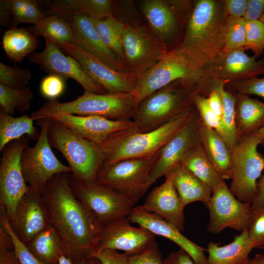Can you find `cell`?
<instances>
[{
	"instance_id": "1",
	"label": "cell",
	"mask_w": 264,
	"mask_h": 264,
	"mask_svg": "<svg viewBox=\"0 0 264 264\" xmlns=\"http://www.w3.org/2000/svg\"><path fill=\"white\" fill-rule=\"evenodd\" d=\"M69 173L54 175L42 195L50 225L63 241L67 257L78 263L97 252L103 225L75 197L70 185Z\"/></svg>"
},
{
	"instance_id": "2",
	"label": "cell",
	"mask_w": 264,
	"mask_h": 264,
	"mask_svg": "<svg viewBox=\"0 0 264 264\" xmlns=\"http://www.w3.org/2000/svg\"><path fill=\"white\" fill-rule=\"evenodd\" d=\"M227 16L220 0H198L192 7L178 48L199 72L224 47Z\"/></svg>"
},
{
	"instance_id": "3",
	"label": "cell",
	"mask_w": 264,
	"mask_h": 264,
	"mask_svg": "<svg viewBox=\"0 0 264 264\" xmlns=\"http://www.w3.org/2000/svg\"><path fill=\"white\" fill-rule=\"evenodd\" d=\"M194 105L171 121L148 132H138L135 127L99 145L104 155L103 165L130 158L155 154L197 113Z\"/></svg>"
},
{
	"instance_id": "4",
	"label": "cell",
	"mask_w": 264,
	"mask_h": 264,
	"mask_svg": "<svg viewBox=\"0 0 264 264\" xmlns=\"http://www.w3.org/2000/svg\"><path fill=\"white\" fill-rule=\"evenodd\" d=\"M197 85L194 81L178 80L145 97L135 108L132 119L136 131L156 129L192 106Z\"/></svg>"
},
{
	"instance_id": "5",
	"label": "cell",
	"mask_w": 264,
	"mask_h": 264,
	"mask_svg": "<svg viewBox=\"0 0 264 264\" xmlns=\"http://www.w3.org/2000/svg\"><path fill=\"white\" fill-rule=\"evenodd\" d=\"M135 104L132 93L98 94L85 91L76 99L60 102L49 100L29 116L34 121L56 113L99 116L113 120H132Z\"/></svg>"
},
{
	"instance_id": "6",
	"label": "cell",
	"mask_w": 264,
	"mask_h": 264,
	"mask_svg": "<svg viewBox=\"0 0 264 264\" xmlns=\"http://www.w3.org/2000/svg\"><path fill=\"white\" fill-rule=\"evenodd\" d=\"M48 137L51 147L58 150L67 161L73 177L84 181H95L104 162V155L99 145L52 120Z\"/></svg>"
},
{
	"instance_id": "7",
	"label": "cell",
	"mask_w": 264,
	"mask_h": 264,
	"mask_svg": "<svg viewBox=\"0 0 264 264\" xmlns=\"http://www.w3.org/2000/svg\"><path fill=\"white\" fill-rule=\"evenodd\" d=\"M259 137L252 134L239 139L232 151V179L229 189L242 202H250L258 194L257 180L264 170V156L258 150Z\"/></svg>"
},
{
	"instance_id": "8",
	"label": "cell",
	"mask_w": 264,
	"mask_h": 264,
	"mask_svg": "<svg viewBox=\"0 0 264 264\" xmlns=\"http://www.w3.org/2000/svg\"><path fill=\"white\" fill-rule=\"evenodd\" d=\"M158 152L149 156L102 165L94 182L138 201L149 188L147 181Z\"/></svg>"
},
{
	"instance_id": "9",
	"label": "cell",
	"mask_w": 264,
	"mask_h": 264,
	"mask_svg": "<svg viewBox=\"0 0 264 264\" xmlns=\"http://www.w3.org/2000/svg\"><path fill=\"white\" fill-rule=\"evenodd\" d=\"M123 64L125 71L137 76L145 73L168 53V46L147 23L125 24L123 33Z\"/></svg>"
},
{
	"instance_id": "10",
	"label": "cell",
	"mask_w": 264,
	"mask_h": 264,
	"mask_svg": "<svg viewBox=\"0 0 264 264\" xmlns=\"http://www.w3.org/2000/svg\"><path fill=\"white\" fill-rule=\"evenodd\" d=\"M69 179L75 197L103 226L127 218L138 201L95 182L77 179L70 173Z\"/></svg>"
},
{
	"instance_id": "11",
	"label": "cell",
	"mask_w": 264,
	"mask_h": 264,
	"mask_svg": "<svg viewBox=\"0 0 264 264\" xmlns=\"http://www.w3.org/2000/svg\"><path fill=\"white\" fill-rule=\"evenodd\" d=\"M36 121L41 128L40 135L33 146L23 151L21 164L26 182L42 194L52 177L59 173H71V169L60 162L51 149L48 131L52 120L47 118Z\"/></svg>"
},
{
	"instance_id": "12",
	"label": "cell",
	"mask_w": 264,
	"mask_h": 264,
	"mask_svg": "<svg viewBox=\"0 0 264 264\" xmlns=\"http://www.w3.org/2000/svg\"><path fill=\"white\" fill-rule=\"evenodd\" d=\"M178 80L192 81L198 86L200 75L187 56L176 46L152 68L138 76L132 92L135 108L150 94Z\"/></svg>"
},
{
	"instance_id": "13",
	"label": "cell",
	"mask_w": 264,
	"mask_h": 264,
	"mask_svg": "<svg viewBox=\"0 0 264 264\" xmlns=\"http://www.w3.org/2000/svg\"><path fill=\"white\" fill-rule=\"evenodd\" d=\"M190 1L144 0L141 4L148 27L171 49L178 44L180 32L186 28L191 9Z\"/></svg>"
},
{
	"instance_id": "14",
	"label": "cell",
	"mask_w": 264,
	"mask_h": 264,
	"mask_svg": "<svg viewBox=\"0 0 264 264\" xmlns=\"http://www.w3.org/2000/svg\"><path fill=\"white\" fill-rule=\"evenodd\" d=\"M27 136L13 140L2 150L0 163V206L9 220L28 188L22 172L21 158L29 146Z\"/></svg>"
},
{
	"instance_id": "15",
	"label": "cell",
	"mask_w": 264,
	"mask_h": 264,
	"mask_svg": "<svg viewBox=\"0 0 264 264\" xmlns=\"http://www.w3.org/2000/svg\"><path fill=\"white\" fill-rule=\"evenodd\" d=\"M244 48L221 50L202 68L199 86L211 81L229 82L264 74V58L258 60L245 52Z\"/></svg>"
},
{
	"instance_id": "16",
	"label": "cell",
	"mask_w": 264,
	"mask_h": 264,
	"mask_svg": "<svg viewBox=\"0 0 264 264\" xmlns=\"http://www.w3.org/2000/svg\"><path fill=\"white\" fill-rule=\"evenodd\" d=\"M206 206L209 209L208 231L218 234L226 228L239 232L248 229L252 211L251 203L239 200L224 180L213 192Z\"/></svg>"
},
{
	"instance_id": "17",
	"label": "cell",
	"mask_w": 264,
	"mask_h": 264,
	"mask_svg": "<svg viewBox=\"0 0 264 264\" xmlns=\"http://www.w3.org/2000/svg\"><path fill=\"white\" fill-rule=\"evenodd\" d=\"M56 44L66 54L76 59L86 73L108 93H132L134 90L138 76L136 74L116 70L73 43Z\"/></svg>"
},
{
	"instance_id": "18",
	"label": "cell",
	"mask_w": 264,
	"mask_h": 264,
	"mask_svg": "<svg viewBox=\"0 0 264 264\" xmlns=\"http://www.w3.org/2000/svg\"><path fill=\"white\" fill-rule=\"evenodd\" d=\"M44 40V49L29 56L30 62L39 65L49 74L60 76L65 80L69 78L74 80L83 87L85 91L98 94L108 93L86 73L76 59L68 55H66L55 42Z\"/></svg>"
},
{
	"instance_id": "19",
	"label": "cell",
	"mask_w": 264,
	"mask_h": 264,
	"mask_svg": "<svg viewBox=\"0 0 264 264\" xmlns=\"http://www.w3.org/2000/svg\"><path fill=\"white\" fill-rule=\"evenodd\" d=\"M18 238L25 245L50 225L47 210L42 194L28 185L8 220Z\"/></svg>"
},
{
	"instance_id": "20",
	"label": "cell",
	"mask_w": 264,
	"mask_h": 264,
	"mask_svg": "<svg viewBox=\"0 0 264 264\" xmlns=\"http://www.w3.org/2000/svg\"><path fill=\"white\" fill-rule=\"evenodd\" d=\"M48 118L99 145L134 127L132 120H113L99 116L56 113Z\"/></svg>"
},
{
	"instance_id": "21",
	"label": "cell",
	"mask_w": 264,
	"mask_h": 264,
	"mask_svg": "<svg viewBox=\"0 0 264 264\" xmlns=\"http://www.w3.org/2000/svg\"><path fill=\"white\" fill-rule=\"evenodd\" d=\"M198 112L160 149L147 181L148 187L181 163L186 154L200 142Z\"/></svg>"
},
{
	"instance_id": "22",
	"label": "cell",
	"mask_w": 264,
	"mask_h": 264,
	"mask_svg": "<svg viewBox=\"0 0 264 264\" xmlns=\"http://www.w3.org/2000/svg\"><path fill=\"white\" fill-rule=\"evenodd\" d=\"M130 223L128 218H125L104 226L97 252L109 249L133 256L143 251L155 241V235L152 232L141 226L133 227Z\"/></svg>"
},
{
	"instance_id": "23",
	"label": "cell",
	"mask_w": 264,
	"mask_h": 264,
	"mask_svg": "<svg viewBox=\"0 0 264 264\" xmlns=\"http://www.w3.org/2000/svg\"><path fill=\"white\" fill-rule=\"evenodd\" d=\"M161 185L154 187L146 197L142 210L161 218L177 228L184 230V207L173 183V175L168 173Z\"/></svg>"
},
{
	"instance_id": "24",
	"label": "cell",
	"mask_w": 264,
	"mask_h": 264,
	"mask_svg": "<svg viewBox=\"0 0 264 264\" xmlns=\"http://www.w3.org/2000/svg\"><path fill=\"white\" fill-rule=\"evenodd\" d=\"M131 222L138 224L155 235L165 237L184 250L196 264H208L204 249L183 236L175 226L156 215L134 207L127 217Z\"/></svg>"
},
{
	"instance_id": "25",
	"label": "cell",
	"mask_w": 264,
	"mask_h": 264,
	"mask_svg": "<svg viewBox=\"0 0 264 264\" xmlns=\"http://www.w3.org/2000/svg\"><path fill=\"white\" fill-rule=\"evenodd\" d=\"M66 20L70 23L73 31V44L98 58L111 68L118 71H125L119 59L102 41L91 18L86 16H76Z\"/></svg>"
},
{
	"instance_id": "26",
	"label": "cell",
	"mask_w": 264,
	"mask_h": 264,
	"mask_svg": "<svg viewBox=\"0 0 264 264\" xmlns=\"http://www.w3.org/2000/svg\"><path fill=\"white\" fill-rule=\"evenodd\" d=\"M119 1L113 0H55L47 5L48 14L66 20L76 16H86L100 20L116 17Z\"/></svg>"
},
{
	"instance_id": "27",
	"label": "cell",
	"mask_w": 264,
	"mask_h": 264,
	"mask_svg": "<svg viewBox=\"0 0 264 264\" xmlns=\"http://www.w3.org/2000/svg\"><path fill=\"white\" fill-rule=\"evenodd\" d=\"M198 127L200 142L207 157L222 178L230 179L232 152L225 141L215 130L206 126L199 116Z\"/></svg>"
},
{
	"instance_id": "28",
	"label": "cell",
	"mask_w": 264,
	"mask_h": 264,
	"mask_svg": "<svg viewBox=\"0 0 264 264\" xmlns=\"http://www.w3.org/2000/svg\"><path fill=\"white\" fill-rule=\"evenodd\" d=\"M219 243L210 242L207 244L208 264H245L251 250L255 248L248 229L235 237L230 243L221 246Z\"/></svg>"
},
{
	"instance_id": "29",
	"label": "cell",
	"mask_w": 264,
	"mask_h": 264,
	"mask_svg": "<svg viewBox=\"0 0 264 264\" xmlns=\"http://www.w3.org/2000/svg\"><path fill=\"white\" fill-rule=\"evenodd\" d=\"M236 126L238 140L264 127V103L236 92Z\"/></svg>"
},
{
	"instance_id": "30",
	"label": "cell",
	"mask_w": 264,
	"mask_h": 264,
	"mask_svg": "<svg viewBox=\"0 0 264 264\" xmlns=\"http://www.w3.org/2000/svg\"><path fill=\"white\" fill-rule=\"evenodd\" d=\"M45 16L41 5L35 0H0V22L9 29L21 23L35 24Z\"/></svg>"
},
{
	"instance_id": "31",
	"label": "cell",
	"mask_w": 264,
	"mask_h": 264,
	"mask_svg": "<svg viewBox=\"0 0 264 264\" xmlns=\"http://www.w3.org/2000/svg\"><path fill=\"white\" fill-rule=\"evenodd\" d=\"M169 173L173 175L174 187L184 207L198 201L207 205L212 192L206 184L181 163Z\"/></svg>"
},
{
	"instance_id": "32",
	"label": "cell",
	"mask_w": 264,
	"mask_h": 264,
	"mask_svg": "<svg viewBox=\"0 0 264 264\" xmlns=\"http://www.w3.org/2000/svg\"><path fill=\"white\" fill-rule=\"evenodd\" d=\"M26 245L30 251L44 264H59V257L62 255L66 256L65 243L51 225Z\"/></svg>"
},
{
	"instance_id": "33",
	"label": "cell",
	"mask_w": 264,
	"mask_h": 264,
	"mask_svg": "<svg viewBox=\"0 0 264 264\" xmlns=\"http://www.w3.org/2000/svg\"><path fill=\"white\" fill-rule=\"evenodd\" d=\"M181 164L206 184L212 193L224 180L207 157L200 142L186 154Z\"/></svg>"
},
{
	"instance_id": "34",
	"label": "cell",
	"mask_w": 264,
	"mask_h": 264,
	"mask_svg": "<svg viewBox=\"0 0 264 264\" xmlns=\"http://www.w3.org/2000/svg\"><path fill=\"white\" fill-rule=\"evenodd\" d=\"M2 45L8 58L19 62L35 52L39 47V41L37 37L28 29L11 28L4 32Z\"/></svg>"
},
{
	"instance_id": "35",
	"label": "cell",
	"mask_w": 264,
	"mask_h": 264,
	"mask_svg": "<svg viewBox=\"0 0 264 264\" xmlns=\"http://www.w3.org/2000/svg\"><path fill=\"white\" fill-rule=\"evenodd\" d=\"M223 81H211L208 83V91L215 88L220 93L223 105L221 119L222 135L230 150L232 151L238 139L236 126V91L227 86Z\"/></svg>"
},
{
	"instance_id": "36",
	"label": "cell",
	"mask_w": 264,
	"mask_h": 264,
	"mask_svg": "<svg viewBox=\"0 0 264 264\" xmlns=\"http://www.w3.org/2000/svg\"><path fill=\"white\" fill-rule=\"evenodd\" d=\"M29 115L13 117L0 108V152L11 141L27 136L37 140L40 135Z\"/></svg>"
},
{
	"instance_id": "37",
	"label": "cell",
	"mask_w": 264,
	"mask_h": 264,
	"mask_svg": "<svg viewBox=\"0 0 264 264\" xmlns=\"http://www.w3.org/2000/svg\"><path fill=\"white\" fill-rule=\"evenodd\" d=\"M28 30L36 37H43L56 44L74 42V33L70 23L58 16L45 15Z\"/></svg>"
},
{
	"instance_id": "38",
	"label": "cell",
	"mask_w": 264,
	"mask_h": 264,
	"mask_svg": "<svg viewBox=\"0 0 264 264\" xmlns=\"http://www.w3.org/2000/svg\"><path fill=\"white\" fill-rule=\"evenodd\" d=\"M91 19L103 42L123 66V33L125 24L115 16L100 20Z\"/></svg>"
},
{
	"instance_id": "39",
	"label": "cell",
	"mask_w": 264,
	"mask_h": 264,
	"mask_svg": "<svg viewBox=\"0 0 264 264\" xmlns=\"http://www.w3.org/2000/svg\"><path fill=\"white\" fill-rule=\"evenodd\" d=\"M34 96L31 89H15L0 84V106L6 113L12 115L15 110L23 112L29 110Z\"/></svg>"
},
{
	"instance_id": "40",
	"label": "cell",
	"mask_w": 264,
	"mask_h": 264,
	"mask_svg": "<svg viewBox=\"0 0 264 264\" xmlns=\"http://www.w3.org/2000/svg\"><path fill=\"white\" fill-rule=\"evenodd\" d=\"M245 36L246 22L244 19L227 16L224 26L223 49L231 50L244 48Z\"/></svg>"
},
{
	"instance_id": "41",
	"label": "cell",
	"mask_w": 264,
	"mask_h": 264,
	"mask_svg": "<svg viewBox=\"0 0 264 264\" xmlns=\"http://www.w3.org/2000/svg\"><path fill=\"white\" fill-rule=\"evenodd\" d=\"M28 68H21L0 63V84L15 89H23L31 80Z\"/></svg>"
},
{
	"instance_id": "42",
	"label": "cell",
	"mask_w": 264,
	"mask_h": 264,
	"mask_svg": "<svg viewBox=\"0 0 264 264\" xmlns=\"http://www.w3.org/2000/svg\"><path fill=\"white\" fill-rule=\"evenodd\" d=\"M245 50H251L257 58L264 52V25L259 20L246 22Z\"/></svg>"
},
{
	"instance_id": "43",
	"label": "cell",
	"mask_w": 264,
	"mask_h": 264,
	"mask_svg": "<svg viewBox=\"0 0 264 264\" xmlns=\"http://www.w3.org/2000/svg\"><path fill=\"white\" fill-rule=\"evenodd\" d=\"M192 99L193 104L201 120L206 126L215 130L222 136L221 119L209 106L206 97L197 90L194 93Z\"/></svg>"
},
{
	"instance_id": "44",
	"label": "cell",
	"mask_w": 264,
	"mask_h": 264,
	"mask_svg": "<svg viewBox=\"0 0 264 264\" xmlns=\"http://www.w3.org/2000/svg\"><path fill=\"white\" fill-rule=\"evenodd\" d=\"M0 225L10 236L20 264H44L36 258L16 235L4 212L0 210Z\"/></svg>"
},
{
	"instance_id": "45",
	"label": "cell",
	"mask_w": 264,
	"mask_h": 264,
	"mask_svg": "<svg viewBox=\"0 0 264 264\" xmlns=\"http://www.w3.org/2000/svg\"><path fill=\"white\" fill-rule=\"evenodd\" d=\"M236 92L247 95H255L264 99V77H255L226 83Z\"/></svg>"
},
{
	"instance_id": "46",
	"label": "cell",
	"mask_w": 264,
	"mask_h": 264,
	"mask_svg": "<svg viewBox=\"0 0 264 264\" xmlns=\"http://www.w3.org/2000/svg\"><path fill=\"white\" fill-rule=\"evenodd\" d=\"M248 232L255 248L264 250V206L257 211H252Z\"/></svg>"
},
{
	"instance_id": "47",
	"label": "cell",
	"mask_w": 264,
	"mask_h": 264,
	"mask_svg": "<svg viewBox=\"0 0 264 264\" xmlns=\"http://www.w3.org/2000/svg\"><path fill=\"white\" fill-rule=\"evenodd\" d=\"M65 81L60 76L49 74L41 81L40 91L42 94L49 100L56 99L63 93Z\"/></svg>"
},
{
	"instance_id": "48",
	"label": "cell",
	"mask_w": 264,
	"mask_h": 264,
	"mask_svg": "<svg viewBox=\"0 0 264 264\" xmlns=\"http://www.w3.org/2000/svg\"><path fill=\"white\" fill-rule=\"evenodd\" d=\"M0 264H20L12 240L0 225Z\"/></svg>"
},
{
	"instance_id": "49",
	"label": "cell",
	"mask_w": 264,
	"mask_h": 264,
	"mask_svg": "<svg viewBox=\"0 0 264 264\" xmlns=\"http://www.w3.org/2000/svg\"><path fill=\"white\" fill-rule=\"evenodd\" d=\"M130 264H163L158 246L154 241L140 253L129 256Z\"/></svg>"
},
{
	"instance_id": "50",
	"label": "cell",
	"mask_w": 264,
	"mask_h": 264,
	"mask_svg": "<svg viewBox=\"0 0 264 264\" xmlns=\"http://www.w3.org/2000/svg\"><path fill=\"white\" fill-rule=\"evenodd\" d=\"M92 257L97 258L101 264H130L129 256L116 250L104 249L96 253Z\"/></svg>"
},
{
	"instance_id": "51",
	"label": "cell",
	"mask_w": 264,
	"mask_h": 264,
	"mask_svg": "<svg viewBox=\"0 0 264 264\" xmlns=\"http://www.w3.org/2000/svg\"><path fill=\"white\" fill-rule=\"evenodd\" d=\"M220 1L227 16L243 18L248 0H223Z\"/></svg>"
},
{
	"instance_id": "52",
	"label": "cell",
	"mask_w": 264,
	"mask_h": 264,
	"mask_svg": "<svg viewBox=\"0 0 264 264\" xmlns=\"http://www.w3.org/2000/svg\"><path fill=\"white\" fill-rule=\"evenodd\" d=\"M264 13V0H248L243 19L245 22L259 20Z\"/></svg>"
},
{
	"instance_id": "53",
	"label": "cell",
	"mask_w": 264,
	"mask_h": 264,
	"mask_svg": "<svg viewBox=\"0 0 264 264\" xmlns=\"http://www.w3.org/2000/svg\"><path fill=\"white\" fill-rule=\"evenodd\" d=\"M206 98L211 109L221 119L223 105L222 98L219 91L215 88H211Z\"/></svg>"
},
{
	"instance_id": "54",
	"label": "cell",
	"mask_w": 264,
	"mask_h": 264,
	"mask_svg": "<svg viewBox=\"0 0 264 264\" xmlns=\"http://www.w3.org/2000/svg\"><path fill=\"white\" fill-rule=\"evenodd\" d=\"M162 262L163 264H196L191 256L181 248L171 253Z\"/></svg>"
},
{
	"instance_id": "55",
	"label": "cell",
	"mask_w": 264,
	"mask_h": 264,
	"mask_svg": "<svg viewBox=\"0 0 264 264\" xmlns=\"http://www.w3.org/2000/svg\"><path fill=\"white\" fill-rule=\"evenodd\" d=\"M258 194L251 202V210L257 211L264 206V174L257 182Z\"/></svg>"
},
{
	"instance_id": "56",
	"label": "cell",
	"mask_w": 264,
	"mask_h": 264,
	"mask_svg": "<svg viewBox=\"0 0 264 264\" xmlns=\"http://www.w3.org/2000/svg\"><path fill=\"white\" fill-rule=\"evenodd\" d=\"M87 261L78 263H73L69 258L62 255L59 258V264H87Z\"/></svg>"
},
{
	"instance_id": "57",
	"label": "cell",
	"mask_w": 264,
	"mask_h": 264,
	"mask_svg": "<svg viewBox=\"0 0 264 264\" xmlns=\"http://www.w3.org/2000/svg\"><path fill=\"white\" fill-rule=\"evenodd\" d=\"M250 260L253 264H264V254H257Z\"/></svg>"
},
{
	"instance_id": "58",
	"label": "cell",
	"mask_w": 264,
	"mask_h": 264,
	"mask_svg": "<svg viewBox=\"0 0 264 264\" xmlns=\"http://www.w3.org/2000/svg\"><path fill=\"white\" fill-rule=\"evenodd\" d=\"M253 134H255L259 137L260 145L264 147V127Z\"/></svg>"
},
{
	"instance_id": "59",
	"label": "cell",
	"mask_w": 264,
	"mask_h": 264,
	"mask_svg": "<svg viewBox=\"0 0 264 264\" xmlns=\"http://www.w3.org/2000/svg\"><path fill=\"white\" fill-rule=\"evenodd\" d=\"M87 264H101L100 261L96 258L92 257L87 260Z\"/></svg>"
},
{
	"instance_id": "60",
	"label": "cell",
	"mask_w": 264,
	"mask_h": 264,
	"mask_svg": "<svg viewBox=\"0 0 264 264\" xmlns=\"http://www.w3.org/2000/svg\"><path fill=\"white\" fill-rule=\"evenodd\" d=\"M260 20L263 23L264 25V13L263 14L262 17L260 18Z\"/></svg>"
},
{
	"instance_id": "61",
	"label": "cell",
	"mask_w": 264,
	"mask_h": 264,
	"mask_svg": "<svg viewBox=\"0 0 264 264\" xmlns=\"http://www.w3.org/2000/svg\"><path fill=\"white\" fill-rule=\"evenodd\" d=\"M245 264H253L251 262V260L249 259V260Z\"/></svg>"
}]
</instances>
